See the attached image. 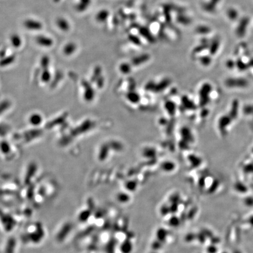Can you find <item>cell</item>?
<instances>
[{
    "label": "cell",
    "instance_id": "3957f363",
    "mask_svg": "<svg viewBox=\"0 0 253 253\" xmlns=\"http://www.w3.org/2000/svg\"><path fill=\"white\" fill-rule=\"evenodd\" d=\"M91 2V0H80L75 7L76 10L79 13L83 12L90 6Z\"/></svg>",
    "mask_w": 253,
    "mask_h": 253
},
{
    "label": "cell",
    "instance_id": "52a82bcc",
    "mask_svg": "<svg viewBox=\"0 0 253 253\" xmlns=\"http://www.w3.org/2000/svg\"><path fill=\"white\" fill-rule=\"evenodd\" d=\"M108 17V12L106 10H102L97 13L96 18L98 22H104L107 19Z\"/></svg>",
    "mask_w": 253,
    "mask_h": 253
},
{
    "label": "cell",
    "instance_id": "7a4b0ae2",
    "mask_svg": "<svg viewBox=\"0 0 253 253\" xmlns=\"http://www.w3.org/2000/svg\"><path fill=\"white\" fill-rule=\"evenodd\" d=\"M36 41L39 45L42 46L49 47L53 45V41L52 39L42 35L37 36L36 38Z\"/></svg>",
    "mask_w": 253,
    "mask_h": 253
},
{
    "label": "cell",
    "instance_id": "5b68a950",
    "mask_svg": "<svg viewBox=\"0 0 253 253\" xmlns=\"http://www.w3.org/2000/svg\"><path fill=\"white\" fill-rule=\"evenodd\" d=\"M76 45L74 43L70 42L65 46L63 48V53L66 55L73 54L76 50Z\"/></svg>",
    "mask_w": 253,
    "mask_h": 253
},
{
    "label": "cell",
    "instance_id": "8992f818",
    "mask_svg": "<svg viewBox=\"0 0 253 253\" xmlns=\"http://www.w3.org/2000/svg\"><path fill=\"white\" fill-rule=\"evenodd\" d=\"M11 42L14 48H18L22 44V41L19 36L17 34H14L11 36Z\"/></svg>",
    "mask_w": 253,
    "mask_h": 253
},
{
    "label": "cell",
    "instance_id": "6da1fadb",
    "mask_svg": "<svg viewBox=\"0 0 253 253\" xmlns=\"http://www.w3.org/2000/svg\"><path fill=\"white\" fill-rule=\"evenodd\" d=\"M24 25L27 29L30 30L38 31L41 30L42 28V24L40 22L32 19H28L25 21Z\"/></svg>",
    "mask_w": 253,
    "mask_h": 253
},
{
    "label": "cell",
    "instance_id": "9c48e42d",
    "mask_svg": "<svg viewBox=\"0 0 253 253\" xmlns=\"http://www.w3.org/2000/svg\"><path fill=\"white\" fill-rule=\"evenodd\" d=\"M49 63V58L47 56H44L42 59V65H45V66H47L48 64Z\"/></svg>",
    "mask_w": 253,
    "mask_h": 253
},
{
    "label": "cell",
    "instance_id": "277c9868",
    "mask_svg": "<svg viewBox=\"0 0 253 253\" xmlns=\"http://www.w3.org/2000/svg\"><path fill=\"white\" fill-rule=\"evenodd\" d=\"M56 24L59 28L63 31H68L70 29V25L68 21L63 18H59L56 20Z\"/></svg>",
    "mask_w": 253,
    "mask_h": 253
},
{
    "label": "cell",
    "instance_id": "30bf717a",
    "mask_svg": "<svg viewBox=\"0 0 253 253\" xmlns=\"http://www.w3.org/2000/svg\"><path fill=\"white\" fill-rule=\"evenodd\" d=\"M55 2H59L60 0H53Z\"/></svg>",
    "mask_w": 253,
    "mask_h": 253
},
{
    "label": "cell",
    "instance_id": "ba28073f",
    "mask_svg": "<svg viewBox=\"0 0 253 253\" xmlns=\"http://www.w3.org/2000/svg\"><path fill=\"white\" fill-rule=\"evenodd\" d=\"M15 55L10 56H8L7 58H5L4 59H3L2 61L1 62V63L3 64V65H7V64L11 63H12L14 61V60L15 59Z\"/></svg>",
    "mask_w": 253,
    "mask_h": 253
}]
</instances>
